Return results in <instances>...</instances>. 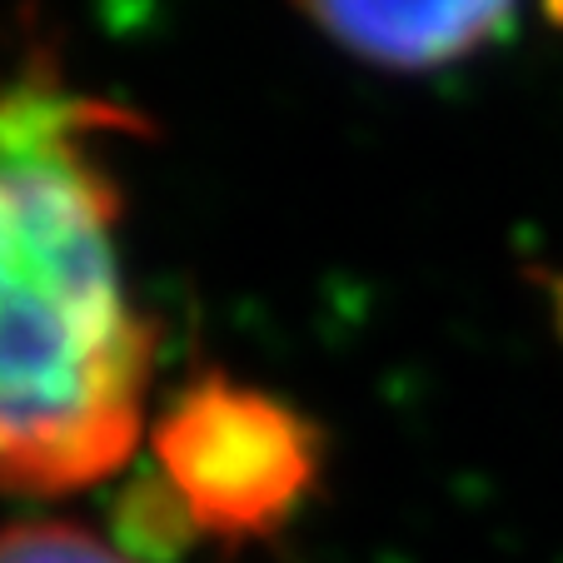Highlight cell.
Wrapping results in <instances>:
<instances>
[{"mask_svg":"<svg viewBox=\"0 0 563 563\" xmlns=\"http://www.w3.org/2000/svg\"><path fill=\"white\" fill-rule=\"evenodd\" d=\"M125 110L55 75L0 86V484L75 494L140 444L155 324L130 289Z\"/></svg>","mask_w":563,"mask_h":563,"instance_id":"6da1fadb","label":"cell"},{"mask_svg":"<svg viewBox=\"0 0 563 563\" xmlns=\"http://www.w3.org/2000/svg\"><path fill=\"white\" fill-rule=\"evenodd\" d=\"M319 474V434L285 399L205 374L155 424V489L214 539H255L289 519Z\"/></svg>","mask_w":563,"mask_h":563,"instance_id":"7a4b0ae2","label":"cell"},{"mask_svg":"<svg viewBox=\"0 0 563 563\" xmlns=\"http://www.w3.org/2000/svg\"><path fill=\"white\" fill-rule=\"evenodd\" d=\"M324 41L374 70H444L494 45L519 0H295Z\"/></svg>","mask_w":563,"mask_h":563,"instance_id":"3957f363","label":"cell"},{"mask_svg":"<svg viewBox=\"0 0 563 563\" xmlns=\"http://www.w3.org/2000/svg\"><path fill=\"white\" fill-rule=\"evenodd\" d=\"M0 563H135L115 543L75 523H15L0 529Z\"/></svg>","mask_w":563,"mask_h":563,"instance_id":"277c9868","label":"cell"}]
</instances>
